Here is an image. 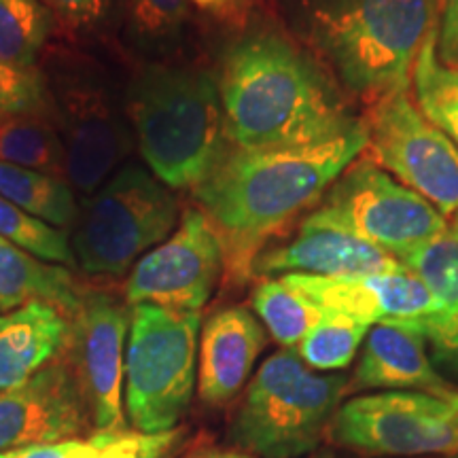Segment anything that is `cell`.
<instances>
[{"label":"cell","instance_id":"1","mask_svg":"<svg viewBox=\"0 0 458 458\" xmlns=\"http://www.w3.org/2000/svg\"><path fill=\"white\" fill-rule=\"evenodd\" d=\"M216 81L233 148L310 147L363 123L334 74L276 24H255L233 37Z\"/></svg>","mask_w":458,"mask_h":458},{"label":"cell","instance_id":"2","mask_svg":"<svg viewBox=\"0 0 458 458\" xmlns=\"http://www.w3.org/2000/svg\"><path fill=\"white\" fill-rule=\"evenodd\" d=\"M368 147L365 123L334 140L293 148H233L193 189L223 249V276L242 286L280 229L312 210L334 181Z\"/></svg>","mask_w":458,"mask_h":458},{"label":"cell","instance_id":"3","mask_svg":"<svg viewBox=\"0 0 458 458\" xmlns=\"http://www.w3.org/2000/svg\"><path fill=\"white\" fill-rule=\"evenodd\" d=\"M286 30L365 106L408 91L439 0H283Z\"/></svg>","mask_w":458,"mask_h":458},{"label":"cell","instance_id":"4","mask_svg":"<svg viewBox=\"0 0 458 458\" xmlns=\"http://www.w3.org/2000/svg\"><path fill=\"white\" fill-rule=\"evenodd\" d=\"M136 148L172 191L196 189L229 151L216 72L145 62L123 94Z\"/></svg>","mask_w":458,"mask_h":458},{"label":"cell","instance_id":"5","mask_svg":"<svg viewBox=\"0 0 458 458\" xmlns=\"http://www.w3.org/2000/svg\"><path fill=\"white\" fill-rule=\"evenodd\" d=\"M346 374H320L283 348L261 363L229 420V442L255 458H301L329 433Z\"/></svg>","mask_w":458,"mask_h":458},{"label":"cell","instance_id":"6","mask_svg":"<svg viewBox=\"0 0 458 458\" xmlns=\"http://www.w3.org/2000/svg\"><path fill=\"white\" fill-rule=\"evenodd\" d=\"M179 219L174 191L147 165L125 164L81 206L71 240L77 267L89 276H123Z\"/></svg>","mask_w":458,"mask_h":458},{"label":"cell","instance_id":"7","mask_svg":"<svg viewBox=\"0 0 458 458\" xmlns=\"http://www.w3.org/2000/svg\"><path fill=\"white\" fill-rule=\"evenodd\" d=\"M199 325V312L131 306L123 408L134 431H172L187 414L198 385Z\"/></svg>","mask_w":458,"mask_h":458},{"label":"cell","instance_id":"8","mask_svg":"<svg viewBox=\"0 0 458 458\" xmlns=\"http://www.w3.org/2000/svg\"><path fill=\"white\" fill-rule=\"evenodd\" d=\"M300 225L334 229L401 261L450 229V221L371 159L357 157Z\"/></svg>","mask_w":458,"mask_h":458},{"label":"cell","instance_id":"9","mask_svg":"<svg viewBox=\"0 0 458 458\" xmlns=\"http://www.w3.org/2000/svg\"><path fill=\"white\" fill-rule=\"evenodd\" d=\"M66 153V181L88 199L128 162L136 142L123 100L81 62H55L45 72Z\"/></svg>","mask_w":458,"mask_h":458},{"label":"cell","instance_id":"10","mask_svg":"<svg viewBox=\"0 0 458 458\" xmlns=\"http://www.w3.org/2000/svg\"><path fill=\"white\" fill-rule=\"evenodd\" d=\"M329 435L374 456H458V397L416 391L359 394L337 408Z\"/></svg>","mask_w":458,"mask_h":458},{"label":"cell","instance_id":"11","mask_svg":"<svg viewBox=\"0 0 458 458\" xmlns=\"http://www.w3.org/2000/svg\"><path fill=\"white\" fill-rule=\"evenodd\" d=\"M365 156L445 219L458 213V148L418 111L408 91H393L363 114Z\"/></svg>","mask_w":458,"mask_h":458},{"label":"cell","instance_id":"12","mask_svg":"<svg viewBox=\"0 0 458 458\" xmlns=\"http://www.w3.org/2000/svg\"><path fill=\"white\" fill-rule=\"evenodd\" d=\"M221 276L223 249L213 223L199 208H187L174 232L131 267L125 301L202 312Z\"/></svg>","mask_w":458,"mask_h":458},{"label":"cell","instance_id":"13","mask_svg":"<svg viewBox=\"0 0 458 458\" xmlns=\"http://www.w3.org/2000/svg\"><path fill=\"white\" fill-rule=\"evenodd\" d=\"M130 310L105 291H85L71 318L66 354L88 401L94 431L125 427L123 385Z\"/></svg>","mask_w":458,"mask_h":458},{"label":"cell","instance_id":"14","mask_svg":"<svg viewBox=\"0 0 458 458\" xmlns=\"http://www.w3.org/2000/svg\"><path fill=\"white\" fill-rule=\"evenodd\" d=\"M94 420L64 352L24 385L0 391V452L83 439Z\"/></svg>","mask_w":458,"mask_h":458},{"label":"cell","instance_id":"15","mask_svg":"<svg viewBox=\"0 0 458 458\" xmlns=\"http://www.w3.org/2000/svg\"><path fill=\"white\" fill-rule=\"evenodd\" d=\"M284 278L323 310L340 312L369 327L410 323L439 308L427 284L405 266L376 274H348V276L284 274Z\"/></svg>","mask_w":458,"mask_h":458},{"label":"cell","instance_id":"16","mask_svg":"<svg viewBox=\"0 0 458 458\" xmlns=\"http://www.w3.org/2000/svg\"><path fill=\"white\" fill-rule=\"evenodd\" d=\"M267 346V331L244 306L216 310L204 323L198 344V397L225 405L238 397Z\"/></svg>","mask_w":458,"mask_h":458},{"label":"cell","instance_id":"17","mask_svg":"<svg viewBox=\"0 0 458 458\" xmlns=\"http://www.w3.org/2000/svg\"><path fill=\"white\" fill-rule=\"evenodd\" d=\"M359 391H416L454 399L458 386L439 374L425 337L403 325H374L351 380Z\"/></svg>","mask_w":458,"mask_h":458},{"label":"cell","instance_id":"18","mask_svg":"<svg viewBox=\"0 0 458 458\" xmlns=\"http://www.w3.org/2000/svg\"><path fill=\"white\" fill-rule=\"evenodd\" d=\"M401 266L403 263L393 255L348 233L300 225L293 238L266 249L257 257L255 278H276L284 274L348 276L391 272Z\"/></svg>","mask_w":458,"mask_h":458},{"label":"cell","instance_id":"19","mask_svg":"<svg viewBox=\"0 0 458 458\" xmlns=\"http://www.w3.org/2000/svg\"><path fill=\"white\" fill-rule=\"evenodd\" d=\"M71 340V320L49 303L34 301L0 317V391L30 380L62 357Z\"/></svg>","mask_w":458,"mask_h":458},{"label":"cell","instance_id":"20","mask_svg":"<svg viewBox=\"0 0 458 458\" xmlns=\"http://www.w3.org/2000/svg\"><path fill=\"white\" fill-rule=\"evenodd\" d=\"M85 291L68 267L51 266L0 238V310L28 303H49L71 320L81 308Z\"/></svg>","mask_w":458,"mask_h":458},{"label":"cell","instance_id":"21","mask_svg":"<svg viewBox=\"0 0 458 458\" xmlns=\"http://www.w3.org/2000/svg\"><path fill=\"white\" fill-rule=\"evenodd\" d=\"M0 162L66 179V153L54 113L0 114Z\"/></svg>","mask_w":458,"mask_h":458},{"label":"cell","instance_id":"22","mask_svg":"<svg viewBox=\"0 0 458 458\" xmlns=\"http://www.w3.org/2000/svg\"><path fill=\"white\" fill-rule=\"evenodd\" d=\"M0 196L57 229H74L81 215L74 189L66 179L4 162H0Z\"/></svg>","mask_w":458,"mask_h":458},{"label":"cell","instance_id":"23","mask_svg":"<svg viewBox=\"0 0 458 458\" xmlns=\"http://www.w3.org/2000/svg\"><path fill=\"white\" fill-rule=\"evenodd\" d=\"M414 105L458 148V72L437 57V26L428 32L411 71Z\"/></svg>","mask_w":458,"mask_h":458},{"label":"cell","instance_id":"24","mask_svg":"<svg viewBox=\"0 0 458 458\" xmlns=\"http://www.w3.org/2000/svg\"><path fill=\"white\" fill-rule=\"evenodd\" d=\"M250 306L267 334L283 348H295L325 312L284 276L263 278L255 286Z\"/></svg>","mask_w":458,"mask_h":458},{"label":"cell","instance_id":"25","mask_svg":"<svg viewBox=\"0 0 458 458\" xmlns=\"http://www.w3.org/2000/svg\"><path fill=\"white\" fill-rule=\"evenodd\" d=\"M55 26L41 0H0V62L20 71L38 68Z\"/></svg>","mask_w":458,"mask_h":458},{"label":"cell","instance_id":"26","mask_svg":"<svg viewBox=\"0 0 458 458\" xmlns=\"http://www.w3.org/2000/svg\"><path fill=\"white\" fill-rule=\"evenodd\" d=\"M191 0H123L125 41L145 55H164L185 30Z\"/></svg>","mask_w":458,"mask_h":458},{"label":"cell","instance_id":"27","mask_svg":"<svg viewBox=\"0 0 458 458\" xmlns=\"http://www.w3.org/2000/svg\"><path fill=\"white\" fill-rule=\"evenodd\" d=\"M369 329V325L360 320L325 310L318 323L297 344L295 352L310 369L335 374L351 368Z\"/></svg>","mask_w":458,"mask_h":458},{"label":"cell","instance_id":"28","mask_svg":"<svg viewBox=\"0 0 458 458\" xmlns=\"http://www.w3.org/2000/svg\"><path fill=\"white\" fill-rule=\"evenodd\" d=\"M185 435L182 427L165 433H140L128 427L94 431L74 439L68 458H170L185 442Z\"/></svg>","mask_w":458,"mask_h":458},{"label":"cell","instance_id":"29","mask_svg":"<svg viewBox=\"0 0 458 458\" xmlns=\"http://www.w3.org/2000/svg\"><path fill=\"white\" fill-rule=\"evenodd\" d=\"M0 238L20 246L28 253L47 263H60L66 267H77L71 240L64 229L51 227L47 223L34 219L0 196Z\"/></svg>","mask_w":458,"mask_h":458},{"label":"cell","instance_id":"30","mask_svg":"<svg viewBox=\"0 0 458 458\" xmlns=\"http://www.w3.org/2000/svg\"><path fill=\"white\" fill-rule=\"evenodd\" d=\"M55 24L77 38H105L122 26L123 0H41Z\"/></svg>","mask_w":458,"mask_h":458},{"label":"cell","instance_id":"31","mask_svg":"<svg viewBox=\"0 0 458 458\" xmlns=\"http://www.w3.org/2000/svg\"><path fill=\"white\" fill-rule=\"evenodd\" d=\"M13 113H54V102L41 68L20 71L0 62V114Z\"/></svg>","mask_w":458,"mask_h":458},{"label":"cell","instance_id":"32","mask_svg":"<svg viewBox=\"0 0 458 458\" xmlns=\"http://www.w3.org/2000/svg\"><path fill=\"white\" fill-rule=\"evenodd\" d=\"M403 327L416 329L425 337L428 357L445 380L458 386V317L445 312L442 306L437 310L410 323Z\"/></svg>","mask_w":458,"mask_h":458},{"label":"cell","instance_id":"33","mask_svg":"<svg viewBox=\"0 0 458 458\" xmlns=\"http://www.w3.org/2000/svg\"><path fill=\"white\" fill-rule=\"evenodd\" d=\"M437 57L458 72V0H444L437 20Z\"/></svg>","mask_w":458,"mask_h":458},{"label":"cell","instance_id":"34","mask_svg":"<svg viewBox=\"0 0 458 458\" xmlns=\"http://www.w3.org/2000/svg\"><path fill=\"white\" fill-rule=\"evenodd\" d=\"M179 458H255L246 452L238 450V448H225V445H219L210 439H198L193 442L189 448L182 452Z\"/></svg>","mask_w":458,"mask_h":458},{"label":"cell","instance_id":"35","mask_svg":"<svg viewBox=\"0 0 458 458\" xmlns=\"http://www.w3.org/2000/svg\"><path fill=\"white\" fill-rule=\"evenodd\" d=\"M72 442L47 444V445H30V448H21L15 452V458H68L72 450Z\"/></svg>","mask_w":458,"mask_h":458},{"label":"cell","instance_id":"36","mask_svg":"<svg viewBox=\"0 0 458 458\" xmlns=\"http://www.w3.org/2000/svg\"><path fill=\"white\" fill-rule=\"evenodd\" d=\"M246 0H191V4H196L198 9L206 11V13H216V15H227L236 13V9L242 7Z\"/></svg>","mask_w":458,"mask_h":458},{"label":"cell","instance_id":"37","mask_svg":"<svg viewBox=\"0 0 458 458\" xmlns=\"http://www.w3.org/2000/svg\"><path fill=\"white\" fill-rule=\"evenodd\" d=\"M450 232L454 233V236L458 238V213L452 215V221H450Z\"/></svg>","mask_w":458,"mask_h":458},{"label":"cell","instance_id":"38","mask_svg":"<svg viewBox=\"0 0 458 458\" xmlns=\"http://www.w3.org/2000/svg\"><path fill=\"white\" fill-rule=\"evenodd\" d=\"M308 458H334L329 454V452H312V454H308Z\"/></svg>","mask_w":458,"mask_h":458},{"label":"cell","instance_id":"39","mask_svg":"<svg viewBox=\"0 0 458 458\" xmlns=\"http://www.w3.org/2000/svg\"><path fill=\"white\" fill-rule=\"evenodd\" d=\"M15 452H17V450H11V452H0V458H15Z\"/></svg>","mask_w":458,"mask_h":458},{"label":"cell","instance_id":"40","mask_svg":"<svg viewBox=\"0 0 458 458\" xmlns=\"http://www.w3.org/2000/svg\"><path fill=\"white\" fill-rule=\"evenodd\" d=\"M450 458H458V456H450Z\"/></svg>","mask_w":458,"mask_h":458}]
</instances>
